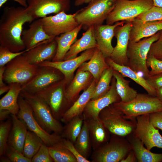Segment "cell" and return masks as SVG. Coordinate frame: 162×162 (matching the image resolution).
Here are the masks:
<instances>
[{
  "instance_id": "7",
  "label": "cell",
  "mask_w": 162,
  "mask_h": 162,
  "mask_svg": "<svg viewBox=\"0 0 162 162\" xmlns=\"http://www.w3.org/2000/svg\"><path fill=\"white\" fill-rule=\"evenodd\" d=\"M152 0H117L106 20L112 25L121 21H131L153 6Z\"/></svg>"
},
{
  "instance_id": "25",
  "label": "cell",
  "mask_w": 162,
  "mask_h": 162,
  "mask_svg": "<svg viewBox=\"0 0 162 162\" xmlns=\"http://www.w3.org/2000/svg\"><path fill=\"white\" fill-rule=\"evenodd\" d=\"M98 47L94 33V26L88 27L80 39H77L66 54L63 60L72 59L83 51Z\"/></svg>"
},
{
  "instance_id": "52",
  "label": "cell",
  "mask_w": 162,
  "mask_h": 162,
  "mask_svg": "<svg viewBox=\"0 0 162 162\" xmlns=\"http://www.w3.org/2000/svg\"><path fill=\"white\" fill-rule=\"evenodd\" d=\"M5 68V66L0 67V88H2L7 86L4 82L3 80V74Z\"/></svg>"
},
{
  "instance_id": "19",
  "label": "cell",
  "mask_w": 162,
  "mask_h": 162,
  "mask_svg": "<svg viewBox=\"0 0 162 162\" xmlns=\"http://www.w3.org/2000/svg\"><path fill=\"white\" fill-rule=\"evenodd\" d=\"M126 22L119 21L112 25H100L94 26V33L97 48L106 58L109 57L114 49L112 41L115 36L116 27L124 24Z\"/></svg>"
},
{
  "instance_id": "15",
  "label": "cell",
  "mask_w": 162,
  "mask_h": 162,
  "mask_svg": "<svg viewBox=\"0 0 162 162\" xmlns=\"http://www.w3.org/2000/svg\"><path fill=\"white\" fill-rule=\"evenodd\" d=\"M39 70L34 77L22 86V90L36 94L57 82L62 78L58 70L48 66H39Z\"/></svg>"
},
{
  "instance_id": "48",
  "label": "cell",
  "mask_w": 162,
  "mask_h": 162,
  "mask_svg": "<svg viewBox=\"0 0 162 162\" xmlns=\"http://www.w3.org/2000/svg\"><path fill=\"white\" fill-rule=\"evenodd\" d=\"M150 122L155 128L162 130V111L149 114Z\"/></svg>"
},
{
  "instance_id": "17",
  "label": "cell",
  "mask_w": 162,
  "mask_h": 162,
  "mask_svg": "<svg viewBox=\"0 0 162 162\" xmlns=\"http://www.w3.org/2000/svg\"><path fill=\"white\" fill-rule=\"evenodd\" d=\"M131 25V21L126 22L124 24L116 27L115 30L114 36L117 43L109 57L121 65H128L127 52Z\"/></svg>"
},
{
  "instance_id": "50",
  "label": "cell",
  "mask_w": 162,
  "mask_h": 162,
  "mask_svg": "<svg viewBox=\"0 0 162 162\" xmlns=\"http://www.w3.org/2000/svg\"><path fill=\"white\" fill-rule=\"evenodd\" d=\"M8 0H0V8L2 7V6ZM14 1L20 5L25 8H27L28 6L27 0H12Z\"/></svg>"
},
{
  "instance_id": "42",
  "label": "cell",
  "mask_w": 162,
  "mask_h": 162,
  "mask_svg": "<svg viewBox=\"0 0 162 162\" xmlns=\"http://www.w3.org/2000/svg\"><path fill=\"white\" fill-rule=\"evenodd\" d=\"M32 162H53L49 150V147L44 143L32 159Z\"/></svg>"
},
{
  "instance_id": "13",
  "label": "cell",
  "mask_w": 162,
  "mask_h": 162,
  "mask_svg": "<svg viewBox=\"0 0 162 162\" xmlns=\"http://www.w3.org/2000/svg\"><path fill=\"white\" fill-rule=\"evenodd\" d=\"M41 20L44 31L52 37L72 31L79 25L74 14H67L64 12L42 18Z\"/></svg>"
},
{
  "instance_id": "45",
  "label": "cell",
  "mask_w": 162,
  "mask_h": 162,
  "mask_svg": "<svg viewBox=\"0 0 162 162\" xmlns=\"http://www.w3.org/2000/svg\"><path fill=\"white\" fill-rule=\"evenodd\" d=\"M160 36L151 45L148 55L162 60V30L160 31Z\"/></svg>"
},
{
  "instance_id": "56",
  "label": "cell",
  "mask_w": 162,
  "mask_h": 162,
  "mask_svg": "<svg viewBox=\"0 0 162 162\" xmlns=\"http://www.w3.org/2000/svg\"><path fill=\"white\" fill-rule=\"evenodd\" d=\"M154 6L162 8V0H152Z\"/></svg>"
},
{
  "instance_id": "37",
  "label": "cell",
  "mask_w": 162,
  "mask_h": 162,
  "mask_svg": "<svg viewBox=\"0 0 162 162\" xmlns=\"http://www.w3.org/2000/svg\"><path fill=\"white\" fill-rule=\"evenodd\" d=\"M61 141L49 147V152L54 162H77L76 158L63 146Z\"/></svg>"
},
{
  "instance_id": "31",
  "label": "cell",
  "mask_w": 162,
  "mask_h": 162,
  "mask_svg": "<svg viewBox=\"0 0 162 162\" xmlns=\"http://www.w3.org/2000/svg\"><path fill=\"white\" fill-rule=\"evenodd\" d=\"M8 85L9 90L0 100V109L8 110L11 114L17 115L19 110L18 99L22 90V86L17 83Z\"/></svg>"
},
{
  "instance_id": "10",
  "label": "cell",
  "mask_w": 162,
  "mask_h": 162,
  "mask_svg": "<svg viewBox=\"0 0 162 162\" xmlns=\"http://www.w3.org/2000/svg\"><path fill=\"white\" fill-rule=\"evenodd\" d=\"M132 149L130 144L116 137H112L92 152V162H118L124 158Z\"/></svg>"
},
{
  "instance_id": "36",
  "label": "cell",
  "mask_w": 162,
  "mask_h": 162,
  "mask_svg": "<svg viewBox=\"0 0 162 162\" xmlns=\"http://www.w3.org/2000/svg\"><path fill=\"white\" fill-rule=\"evenodd\" d=\"M44 143L42 140L34 133L28 131L24 143L22 154L32 159Z\"/></svg>"
},
{
  "instance_id": "8",
  "label": "cell",
  "mask_w": 162,
  "mask_h": 162,
  "mask_svg": "<svg viewBox=\"0 0 162 162\" xmlns=\"http://www.w3.org/2000/svg\"><path fill=\"white\" fill-rule=\"evenodd\" d=\"M40 67L30 64L23 54L17 56L5 66L4 81L8 85L13 83L26 85L36 75Z\"/></svg>"
},
{
  "instance_id": "51",
  "label": "cell",
  "mask_w": 162,
  "mask_h": 162,
  "mask_svg": "<svg viewBox=\"0 0 162 162\" xmlns=\"http://www.w3.org/2000/svg\"><path fill=\"white\" fill-rule=\"evenodd\" d=\"M11 114L10 112L6 109H0V121H3L7 118Z\"/></svg>"
},
{
  "instance_id": "6",
  "label": "cell",
  "mask_w": 162,
  "mask_h": 162,
  "mask_svg": "<svg viewBox=\"0 0 162 162\" xmlns=\"http://www.w3.org/2000/svg\"><path fill=\"white\" fill-rule=\"evenodd\" d=\"M99 117L109 132L118 136L131 134L136 127V120L127 117L112 104L101 110Z\"/></svg>"
},
{
  "instance_id": "46",
  "label": "cell",
  "mask_w": 162,
  "mask_h": 162,
  "mask_svg": "<svg viewBox=\"0 0 162 162\" xmlns=\"http://www.w3.org/2000/svg\"><path fill=\"white\" fill-rule=\"evenodd\" d=\"M61 142L63 146L75 157L77 162H90L87 159L82 156L75 147L74 144L68 140L62 138Z\"/></svg>"
},
{
  "instance_id": "18",
  "label": "cell",
  "mask_w": 162,
  "mask_h": 162,
  "mask_svg": "<svg viewBox=\"0 0 162 162\" xmlns=\"http://www.w3.org/2000/svg\"><path fill=\"white\" fill-rule=\"evenodd\" d=\"M95 48L86 50L80 56L72 59L58 62L46 61L38 66L50 67L58 70L63 75L65 82H68L72 77L76 69L83 63L91 58Z\"/></svg>"
},
{
  "instance_id": "21",
  "label": "cell",
  "mask_w": 162,
  "mask_h": 162,
  "mask_svg": "<svg viewBox=\"0 0 162 162\" xmlns=\"http://www.w3.org/2000/svg\"><path fill=\"white\" fill-rule=\"evenodd\" d=\"M54 37L44 31L41 18L33 21L28 29L23 30L22 34V40L27 51L40 43Z\"/></svg>"
},
{
  "instance_id": "34",
  "label": "cell",
  "mask_w": 162,
  "mask_h": 162,
  "mask_svg": "<svg viewBox=\"0 0 162 162\" xmlns=\"http://www.w3.org/2000/svg\"><path fill=\"white\" fill-rule=\"evenodd\" d=\"M74 144L79 153L88 159L91 154L92 147L88 123L86 119L84 120L81 131Z\"/></svg>"
},
{
  "instance_id": "44",
  "label": "cell",
  "mask_w": 162,
  "mask_h": 162,
  "mask_svg": "<svg viewBox=\"0 0 162 162\" xmlns=\"http://www.w3.org/2000/svg\"><path fill=\"white\" fill-rule=\"evenodd\" d=\"M146 64L148 68H151V70L149 73V76L162 73V60L153 56L148 55Z\"/></svg>"
},
{
  "instance_id": "40",
  "label": "cell",
  "mask_w": 162,
  "mask_h": 162,
  "mask_svg": "<svg viewBox=\"0 0 162 162\" xmlns=\"http://www.w3.org/2000/svg\"><path fill=\"white\" fill-rule=\"evenodd\" d=\"M12 126V122L7 120L0 124V156L4 154L8 146V138Z\"/></svg>"
},
{
  "instance_id": "57",
  "label": "cell",
  "mask_w": 162,
  "mask_h": 162,
  "mask_svg": "<svg viewBox=\"0 0 162 162\" xmlns=\"http://www.w3.org/2000/svg\"><path fill=\"white\" fill-rule=\"evenodd\" d=\"M0 161L1 162H10L9 158L5 155L0 156Z\"/></svg>"
},
{
  "instance_id": "54",
  "label": "cell",
  "mask_w": 162,
  "mask_h": 162,
  "mask_svg": "<svg viewBox=\"0 0 162 162\" xmlns=\"http://www.w3.org/2000/svg\"><path fill=\"white\" fill-rule=\"evenodd\" d=\"M156 97L162 102V87L156 89Z\"/></svg>"
},
{
  "instance_id": "4",
  "label": "cell",
  "mask_w": 162,
  "mask_h": 162,
  "mask_svg": "<svg viewBox=\"0 0 162 162\" xmlns=\"http://www.w3.org/2000/svg\"><path fill=\"white\" fill-rule=\"evenodd\" d=\"M117 0H93L78 10L75 18L79 25L88 28L103 24L113 9Z\"/></svg>"
},
{
  "instance_id": "38",
  "label": "cell",
  "mask_w": 162,
  "mask_h": 162,
  "mask_svg": "<svg viewBox=\"0 0 162 162\" xmlns=\"http://www.w3.org/2000/svg\"><path fill=\"white\" fill-rule=\"evenodd\" d=\"M114 70L110 67L104 70L101 75L91 98L94 100L106 93L110 88V84L113 76Z\"/></svg>"
},
{
  "instance_id": "43",
  "label": "cell",
  "mask_w": 162,
  "mask_h": 162,
  "mask_svg": "<svg viewBox=\"0 0 162 162\" xmlns=\"http://www.w3.org/2000/svg\"><path fill=\"white\" fill-rule=\"evenodd\" d=\"M11 162H31L32 159L26 157L22 153L8 145L5 154Z\"/></svg>"
},
{
  "instance_id": "53",
  "label": "cell",
  "mask_w": 162,
  "mask_h": 162,
  "mask_svg": "<svg viewBox=\"0 0 162 162\" xmlns=\"http://www.w3.org/2000/svg\"><path fill=\"white\" fill-rule=\"evenodd\" d=\"M93 0H75L74 5L76 6H78L85 4L89 3Z\"/></svg>"
},
{
  "instance_id": "16",
  "label": "cell",
  "mask_w": 162,
  "mask_h": 162,
  "mask_svg": "<svg viewBox=\"0 0 162 162\" xmlns=\"http://www.w3.org/2000/svg\"><path fill=\"white\" fill-rule=\"evenodd\" d=\"M116 79L113 76L108 91L99 98L89 101L83 113L84 119L98 118L100 112L103 109L121 100L116 90Z\"/></svg>"
},
{
  "instance_id": "55",
  "label": "cell",
  "mask_w": 162,
  "mask_h": 162,
  "mask_svg": "<svg viewBox=\"0 0 162 162\" xmlns=\"http://www.w3.org/2000/svg\"><path fill=\"white\" fill-rule=\"evenodd\" d=\"M9 88L10 86L8 85L4 87L0 88V95H1L4 93L8 92Z\"/></svg>"
},
{
  "instance_id": "22",
  "label": "cell",
  "mask_w": 162,
  "mask_h": 162,
  "mask_svg": "<svg viewBox=\"0 0 162 162\" xmlns=\"http://www.w3.org/2000/svg\"><path fill=\"white\" fill-rule=\"evenodd\" d=\"M131 22L129 40L132 41H138L162 30V20L143 22L134 19Z\"/></svg>"
},
{
  "instance_id": "5",
  "label": "cell",
  "mask_w": 162,
  "mask_h": 162,
  "mask_svg": "<svg viewBox=\"0 0 162 162\" xmlns=\"http://www.w3.org/2000/svg\"><path fill=\"white\" fill-rule=\"evenodd\" d=\"M160 35L159 31L138 41L130 40L129 41L127 52L128 66L137 73H142L145 78L149 76V70L146 64L148 52L152 44L158 40Z\"/></svg>"
},
{
  "instance_id": "49",
  "label": "cell",
  "mask_w": 162,
  "mask_h": 162,
  "mask_svg": "<svg viewBox=\"0 0 162 162\" xmlns=\"http://www.w3.org/2000/svg\"><path fill=\"white\" fill-rule=\"evenodd\" d=\"M137 159L135 154L132 149L130 151L127 157L125 158H123L121 162H136Z\"/></svg>"
},
{
  "instance_id": "27",
  "label": "cell",
  "mask_w": 162,
  "mask_h": 162,
  "mask_svg": "<svg viewBox=\"0 0 162 162\" xmlns=\"http://www.w3.org/2000/svg\"><path fill=\"white\" fill-rule=\"evenodd\" d=\"M109 65L112 69L120 73L124 77H128L142 86L148 93L152 96L156 97V89L152 87L144 77L140 76L137 73L128 66L119 64L115 62L110 57L106 58Z\"/></svg>"
},
{
  "instance_id": "33",
  "label": "cell",
  "mask_w": 162,
  "mask_h": 162,
  "mask_svg": "<svg viewBox=\"0 0 162 162\" xmlns=\"http://www.w3.org/2000/svg\"><path fill=\"white\" fill-rule=\"evenodd\" d=\"M113 76L116 79V89L121 101L128 102L135 98L138 93L136 90L130 86V81L125 79L122 74L114 70Z\"/></svg>"
},
{
  "instance_id": "11",
  "label": "cell",
  "mask_w": 162,
  "mask_h": 162,
  "mask_svg": "<svg viewBox=\"0 0 162 162\" xmlns=\"http://www.w3.org/2000/svg\"><path fill=\"white\" fill-rule=\"evenodd\" d=\"M134 135L139 139L148 150L157 147L162 148V136L150 122L149 114L136 117Z\"/></svg>"
},
{
  "instance_id": "39",
  "label": "cell",
  "mask_w": 162,
  "mask_h": 162,
  "mask_svg": "<svg viewBox=\"0 0 162 162\" xmlns=\"http://www.w3.org/2000/svg\"><path fill=\"white\" fill-rule=\"evenodd\" d=\"M134 19L143 22L162 20V8L153 6Z\"/></svg>"
},
{
  "instance_id": "20",
  "label": "cell",
  "mask_w": 162,
  "mask_h": 162,
  "mask_svg": "<svg viewBox=\"0 0 162 162\" xmlns=\"http://www.w3.org/2000/svg\"><path fill=\"white\" fill-rule=\"evenodd\" d=\"M53 38L42 42L23 55L31 64L38 65L41 62L49 60L55 56L57 44Z\"/></svg>"
},
{
  "instance_id": "9",
  "label": "cell",
  "mask_w": 162,
  "mask_h": 162,
  "mask_svg": "<svg viewBox=\"0 0 162 162\" xmlns=\"http://www.w3.org/2000/svg\"><path fill=\"white\" fill-rule=\"evenodd\" d=\"M18 103L19 110L16 116L24 122L29 130L38 136L44 143L49 147L62 140V138L60 135L54 133L49 134L41 127L35 118L31 106L20 95L18 98Z\"/></svg>"
},
{
  "instance_id": "12",
  "label": "cell",
  "mask_w": 162,
  "mask_h": 162,
  "mask_svg": "<svg viewBox=\"0 0 162 162\" xmlns=\"http://www.w3.org/2000/svg\"><path fill=\"white\" fill-rule=\"evenodd\" d=\"M56 83L36 94L42 99L48 105L53 116L56 119L60 121L67 110L64 107L65 103H70L65 96L62 84Z\"/></svg>"
},
{
  "instance_id": "28",
  "label": "cell",
  "mask_w": 162,
  "mask_h": 162,
  "mask_svg": "<svg viewBox=\"0 0 162 162\" xmlns=\"http://www.w3.org/2000/svg\"><path fill=\"white\" fill-rule=\"evenodd\" d=\"M86 120L88 123L92 149L94 151L107 142V131L108 130L99 117L97 119Z\"/></svg>"
},
{
  "instance_id": "24",
  "label": "cell",
  "mask_w": 162,
  "mask_h": 162,
  "mask_svg": "<svg viewBox=\"0 0 162 162\" xmlns=\"http://www.w3.org/2000/svg\"><path fill=\"white\" fill-rule=\"evenodd\" d=\"M96 85L95 80H94L65 112L60 120L62 122L66 124L74 117L83 114L85 107L91 100Z\"/></svg>"
},
{
  "instance_id": "14",
  "label": "cell",
  "mask_w": 162,
  "mask_h": 162,
  "mask_svg": "<svg viewBox=\"0 0 162 162\" xmlns=\"http://www.w3.org/2000/svg\"><path fill=\"white\" fill-rule=\"evenodd\" d=\"M26 8L35 20L52 14L67 12L70 8V0H27Z\"/></svg>"
},
{
  "instance_id": "26",
  "label": "cell",
  "mask_w": 162,
  "mask_h": 162,
  "mask_svg": "<svg viewBox=\"0 0 162 162\" xmlns=\"http://www.w3.org/2000/svg\"><path fill=\"white\" fill-rule=\"evenodd\" d=\"M82 27V25H79L72 30L55 37L57 48L56 53L52 61L63 60L66 54L77 40L78 34Z\"/></svg>"
},
{
  "instance_id": "2",
  "label": "cell",
  "mask_w": 162,
  "mask_h": 162,
  "mask_svg": "<svg viewBox=\"0 0 162 162\" xmlns=\"http://www.w3.org/2000/svg\"><path fill=\"white\" fill-rule=\"evenodd\" d=\"M20 95L30 106L35 118L45 130L49 134L53 132L61 135L63 127L59 121L54 118L50 107L42 99L22 90Z\"/></svg>"
},
{
  "instance_id": "3",
  "label": "cell",
  "mask_w": 162,
  "mask_h": 162,
  "mask_svg": "<svg viewBox=\"0 0 162 162\" xmlns=\"http://www.w3.org/2000/svg\"><path fill=\"white\" fill-rule=\"evenodd\" d=\"M112 104L127 117L131 119L162 111V102L157 97L148 94L138 93L136 97L130 101H120Z\"/></svg>"
},
{
  "instance_id": "1",
  "label": "cell",
  "mask_w": 162,
  "mask_h": 162,
  "mask_svg": "<svg viewBox=\"0 0 162 162\" xmlns=\"http://www.w3.org/2000/svg\"><path fill=\"white\" fill-rule=\"evenodd\" d=\"M34 20L26 8H5L0 20V46L14 52L26 50L22 38L23 26Z\"/></svg>"
},
{
  "instance_id": "35",
  "label": "cell",
  "mask_w": 162,
  "mask_h": 162,
  "mask_svg": "<svg viewBox=\"0 0 162 162\" xmlns=\"http://www.w3.org/2000/svg\"><path fill=\"white\" fill-rule=\"evenodd\" d=\"M84 120L83 114L71 119L63 127L62 137L74 144L81 131Z\"/></svg>"
},
{
  "instance_id": "47",
  "label": "cell",
  "mask_w": 162,
  "mask_h": 162,
  "mask_svg": "<svg viewBox=\"0 0 162 162\" xmlns=\"http://www.w3.org/2000/svg\"><path fill=\"white\" fill-rule=\"evenodd\" d=\"M145 79L148 82L156 89L162 87V73L149 76Z\"/></svg>"
},
{
  "instance_id": "29",
  "label": "cell",
  "mask_w": 162,
  "mask_h": 162,
  "mask_svg": "<svg viewBox=\"0 0 162 162\" xmlns=\"http://www.w3.org/2000/svg\"><path fill=\"white\" fill-rule=\"evenodd\" d=\"M109 67L106 58L97 47L89 61L83 63L79 70L89 72L95 80H99L104 71Z\"/></svg>"
},
{
  "instance_id": "23",
  "label": "cell",
  "mask_w": 162,
  "mask_h": 162,
  "mask_svg": "<svg viewBox=\"0 0 162 162\" xmlns=\"http://www.w3.org/2000/svg\"><path fill=\"white\" fill-rule=\"evenodd\" d=\"M12 126L8 145L22 153L28 129L24 122L16 115L11 114Z\"/></svg>"
},
{
  "instance_id": "30",
  "label": "cell",
  "mask_w": 162,
  "mask_h": 162,
  "mask_svg": "<svg viewBox=\"0 0 162 162\" xmlns=\"http://www.w3.org/2000/svg\"><path fill=\"white\" fill-rule=\"evenodd\" d=\"M132 149L139 162H162V153H155L144 146L141 141L134 135L129 138Z\"/></svg>"
},
{
  "instance_id": "32",
  "label": "cell",
  "mask_w": 162,
  "mask_h": 162,
  "mask_svg": "<svg viewBox=\"0 0 162 162\" xmlns=\"http://www.w3.org/2000/svg\"><path fill=\"white\" fill-rule=\"evenodd\" d=\"M92 75L88 71L78 70L74 79L65 90V96L69 103L73 100L87 85Z\"/></svg>"
},
{
  "instance_id": "41",
  "label": "cell",
  "mask_w": 162,
  "mask_h": 162,
  "mask_svg": "<svg viewBox=\"0 0 162 162\" xmlns=\"http://www.w3.org/2000/svg\"><path fill=\"white\" fill-rule=\"evenodd\" d=\"M27 51L25 50L20 52H14L6 47L0 46V67L5 66L13 59Z\"/></svg>"
}]
</instances>
